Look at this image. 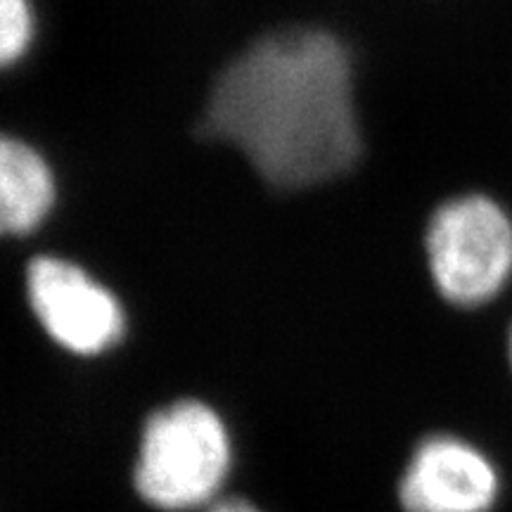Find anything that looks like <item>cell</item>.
<instances>
[{
	"label": "cell",
	"instance_id": "7",
	"mask_svg": "<svg viewBox=\"0 0 512 512\" xmlns=\"http://www.w3.org/2000/svg\"><path fill=\"white\" fill-rule=\"evenodd\" d=\"M34 36V10L31 0H0V60L17 62L27 53Z\"/></svg>",
	"mask_w": 512,
	"mask_h": 512
},
{
	"label": "cell",
	"instance_id": "8",
	"mask_svg": "<svg viewBox=\"0 0 512 512\" xmlns=\"http://www.w3.org/2000/svg\"><path fill=\"white\" fill-rule=\"evenodd\" d=\"M207 512H261V510L254 508L252 503L240 501V498H230V501L214 503Z\"/></svg>",
	"mask_w": 512,
	"mask_h": 512
},
{
	"label": "cell",
	"instance_id": "4",
	"mask_svg": "<svg viewBox=\"0 0 512 512\" xmlns=\"http://www.w3.org/2000/svg\"><path fill=\"white\" fill-rule=\"evenodd\" d=\"M27 299L48 337L69 354L98 356L124 335L117 297L57 256H36L27 268Z\"/></svg>",
	"mask_w": 512,
	"mask_h": 512
},
{
	"label": "cell",
	"instance_id": "1",
	"mask_svg": "<svg viewBox=\"0 0 512 512\" xmlns=\"http://www.w3.org/2000/svg\"><path fill=\"white\" fill-rule=\"evenodd\" d=\"M204 131L242 152L275 188L342 176L361 155L347 48L320 29L252 43L211 88Z\"/></svg>",
	"mask_w": 512,
	"mask_h": 512
},
{
	"label": "cell",
	"instance_id": "2",
	"mask_svg": "<svg viewBox=\"0 0 512 512\" xmlns=\"http://www.w3.org/2000/svg\"><path fill=\"white\" fill-rule=\"evenodd\" d=\"M230 460L233 448L221 415L207 403L183 399L147 418L133 482L152 508L195 510L219 494Z\"/></svg>",
	"mask_w": 512,
	"mask_h": 512
},
{
	"label": "cell",
	"instance_id": "3",
	"mask_svg": "<svg viewBox=\"0 0 512 512\" xmlns=\"http://www.w3.org/2000/svg\"><path fill=\"white\" fill-rule=\"evenodd\" d=\"M425 252L448 304L479 309L496 302L512 283V214L484 192L453 197L432 214Z\"/></svg>",
	"mask_w": 512,
	"mask_h": 512
},
{
	"label": "cell",
	"instance_id": "5",
	"mask_svg": "<svg viewBox=\"0 0 512 512\" xmlns=\"http://www.w3.org/2000/svg\"><path fill=\"white\" fill-rule=\"evenodd\" d=\"M501 494L503 475L496 460L453 434L422 441L399 482L406 512H491Z\"/></svg>",
	"mask_w": 512,
	"mask_h": 512
},
{
	"label": "cell",
	"instance_id": "6",
	"mask_svg": "<svg viewBox=\"0 0 512 512\" xmlns=\"http://www.w3.org/2000/svg\"><path fill=\"white\" fill-rule=\"evenodd\" d=\"M55 202V178L34 147L5 138L0 145V226L27 235L41 226Z\"/></svg>",
	"mask_w": 512,
	"mask_h": 512
},
{
	"label": "cell",
	"instance_id": "9",
	"mask_svg": "<svg viewBox=\"0 0 512 512\" xmlns=\"http://www.w3.org/2000/svg\"><path fill=\"white\" fill-rule=\"evenodd\" d=\"M505 358H508V366H510V373H512V320L508 325V335H505Z\"/></svg>",
	"mask_w": 512,
	"mask_h": 512
}]
</instances>
